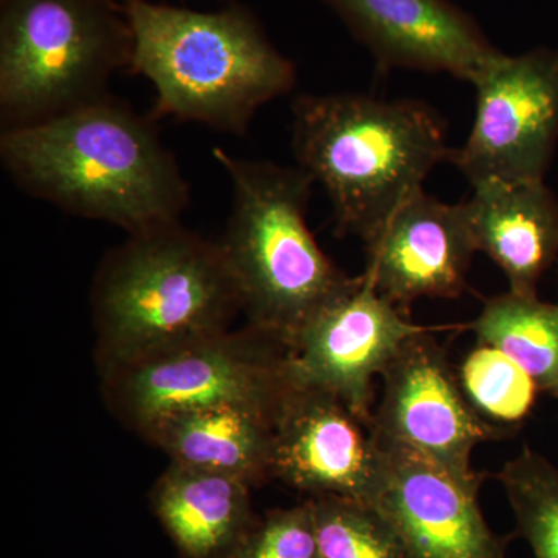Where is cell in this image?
<instances>
[{"label": "cell", "instance_id": "obj_1", "mask_svg": "<svg viewBox=\"0 0 558 558\" xmlns=\"http://www.w3.org/2000/svg\"><path fill=\"white\" fill-rule=\"evenodd\" d=\"M0 160L28 196L128 234L175 222L190 205L189 182L153 117L112 95L3 130Z\"/></svg>", "mask_w": 558, "mask_h": 558}, {"label": "cell", "instance_id": "obj_2", "mask_svg": "<svg viewBox=\"0 0 558 558\" xmlns=\"http://www.w3.org/2000/svg\"><path fill=\"white\" fill-rule=\"evenodd\" d=\"M134 36L130 72L156 92L153 119L244 135L267 102L295 87V64L244 3L201 11L123 0Z\"/></svg>", "mask_w": 558, "mask_h": 558}, {"label": "cell", "instance_id": "obj_3", "mask_svg": "<svg viewBox=\"0 0 558 558\" xmlns=\"http://www.w3.org/2000/svg\"><path fill=\"white\" fill-rule=\"evenodd\" d=\"M292 150L326 191L337 233L368 242L453 148L425 102L303 94L292 102Z\"/></svg>", "mask_w": 558, "mask_h": 558}, {"label": "cell", "instance_id": "obj_4", "mask_svg": "<svg viewBox=\"0 0 558 558\" xmlns=\"http://www.w3.org/2000/svg\"><path fill=\"white\" fill-rule=\"evenodd\" d=\"M98 369L230 329L240 290L219 242L180 220L128 234L92 284Z\"/></svg>", "mask_w": 558, "mask_h": 558}, {"label": "cell", "instance_id": "obj_5", "mask_svg": "<svg viewBox=\"0 0 558 558\" xmlns=\"http://www.w3.org/2000/svg\"><path fill=\"white\" fill-rule=\"evenodd\" d=\"M233 190L219 241L240 290L248 326L288 349L319 312L339 299L348 277L319 247L307 223L314 179L300 167L236 157L215 148Z\"/></svg>", "mask_w": 558, "mask_h": 558}, {"label": "cell", "instance_id": "obj_6", "mask_svg": "<svg viewBox=\"0 0 558 558\" xmlns=\"http://www.w3.org/2000/svg\"><path fill=\"white\" fill-rule=\"evenodd\" d=\"M134 36L119 0H0L3 130L64 116L109 97L130 70Z\"/></svg>", "mask_w": 558, "mask_h": 558}, {"label": "cell", "instance_id": "obj_7", "mask_svg": "<svg viewBox=\"0 0 558 558\" xmlns=\"http://www.w3.org/2000/svg\"><path fill=\"white\" fill-rule=\"evenodd\" d=\"M100 376L110 413L137 435L161 418L211 407L277 414L293 384L288 347L248 325L106 366Z\"/></svg>", "mask_w": 558, "mask_h": 558}, {"label": "cell", "instance_id": "obj_8", "mask_svg": "<svg viewBox=\"0 0 558 558\" xmlns=\"http://www.w3.org/2000/svg\"><path fill=\"white\" fill-rule=\"evenodd\" d=\"M472 84L475 120L450 163L472 186L545 182L558 145V50L501 53Z\"/></svg>", "mask_w": 558, "mask_h": 558}, {"label": "cell", "instance_id": "obj_9", "mask_svg": "<svg viewBox=\"0 0 558 558\" xmlns=\"http://www.w3.org/2000/svg\"><path fill=\"white\" fill-rule=\"evenodd\" d=\"M433 330L411 337L381 373L384 398L373 410L371 429L458 478L484 480L470 464L473 449L508 433L472 409Z\"/></svg>", "mask_w": 558, "mask_h": 558}, {"label": "cell", "instance_id": "obj_10", "mask_svg": "<svg viewBox=\"0 0 558 558\" xmlns=\"http://www.w3.org/2000/svg\"><path fill=\"white\" fill-rule=\"evenodd\" d=\"M429 329L414 325L362 274L290 344V379L332 392L369 424L374 377L381 376L411 337Z\"/></svg>", "mask_w": 558, "mask_h": 558}, {"label": "cell", "instance_id": "obj_11", "mask_svg": "<svg viewBox=\"0 0 558 558\" xmlns=\"http://www.w3.org/2000/svg\"><path fill=\"white\" fill-rule=\"evenodd\" d=\"M384 470L385 449L368 422L332 392L292 384L275 417L271 478L311 498L371 502Z\"/></svg>", "mask_w": 558, "mask_h": 558}, {"label": "cell", "instance_id": "obj_12", "mask_svg": "<svg viewBox=\"0 0 558 558\" xmlns=\"http://www.w3.org/2000/svg\"><path fill=\"white\" fill-rule=\"evenodd\" d=\"M384 478L373 505L391 521L409 558H505L509 538L488 527L484 480L451 475L414 451L384 442Z\"/></svg>", "mask_w": 558, "mask_h": 558}, {"label": "cell", "instance_id": "obj_13", "mask_svg": "<svg viewBox=\"0 0 558 558\" xmlns=\"http://www.w3.org/2000/svg\"><path fill=\"white\" fill-rule=\"evenodd\" d=\"M369 50L377 69L449 73L472 83L498 58L486 33L451 0H323Z\"/></svg>", "mask_w": 558, "mask_h": 558}, {"label": "cell", "instance_id": "obj_14", "mask_svg": "<svg viewBox=\"0 0 558 558\" xmlns=\"http://www.w3.org/2000/svg\"><path fill=\"white\" fill-rule=\"evenodd\" d=\"M365 247L363 274L407 314L421 299H458L476 252L462 202L444 204L424 190L403 202Z\"/></svg>", "mask_w": 558, "mask_h": 558}, {"label": "cell", "instance_id": "obj_15", "mask_svg": "<svg viewBox=\"0 0 558 558\" xmlns=\"http://www.w3.org/2000/svg\"><path fill=\"white\" fill-rule=\"evenodd\" d=\"M476 252L508 277L510 292L538 296L539 278L558 260V199L545 182L490 180L462 202Z\"/></svg>", "mask_w": 558, "mask_h": 558}, {"label": "cell", "instance_id": "obj_16", "mask_svg": "<svg viewBox=\"0 0 558 558\" xmlns=\"http://www.w3.org/2000/svg\"><path fill=\"white\" fill-rule=\"evenodd\" d=\"M252 487L233 476L170 462L150 506L182 558H242L258 523Z\"/></svg>", "mask_w": 558, "mask_h": 558}, {"label": "cell", "instance_id": "obj_17", "mask_svg": "<svg viewBox=\"0 0 558 558\" xmlns=\"http://www.w3.org/2000/svg\"><path fill=\"white\" fill-rule=\"evenodd\" d=\"M275 417L252 407H211L161 418L140 436L171 462L233 476L253 488L274 480Z\"/></svg>", "mask_w": 558, "mask_h": 558}, {"label": "cell", "instance_id": "obj_18", "mask_svg": "<svg viewBox=\"0 0 558 558\" xmlns=\"http://www.w3.org/2000/svg\"><path fill=\"white\" fill-rule=\"evenodd\" d=\"M472 329L478 343L505 352L542 391L558 384V303L509 290L487 300Z\"/></svg>", "mask_w": 558, "mask_h": 558}, {"label": "cell", "instance_id": "obj_19", "mask_svg": "<svg viewBox=\"0 0 558 558\" xmlns=\"http://www.w3.org/2000/svg\"><path fill=\"white\" fill-rule=\"evenodd\" d=\"M457 376L476 414L508 435L527 421L542 392L526 371L488 344H476L462 360Z\"/></svg>", "mask_w": 558, "mask_h": 558}, {"label": "cell", "instance_id": "obj_20", "mask_svg": "<svg viewBox=\"0 0 558 558\" xmlns=\"http://www.w3.org/2000/svg\"><path fill=\"white\" fill-rule=\"evenodd\" d=\"M505 487L519 537L534 558H558V468L524 446L495 476Z\"/></svg>", "mask_w": 558, "mask_h": 558}, {"label": "cell", "instance_id": "obj_21", "mask_svg": "<svg viewBox=\"0 0 558 558\" xmlns=\"http://www.w3.org/2000/svg\"><path fill=\"white\" fill-rule=\"evenodd\" d=\"M311 499L322 558H409L398 531L373 502L337 495Z\"/></svg>", "mask_w": 558, "mask_h": 558}, {"label": "cell", "instance_id": "obj_22", "mask_svg": "<svg viewBox=\"0 0 558 558\" xmlns=\"http://www.w3.org/2000/svg\"><path fill=\"white\" fill-rule=\"evenodd\" d=\"M242 558H322L312 499L259 519Z\"/></svg>", "mask_w": 558, "mask_h": 558}, {"label": "cell", "instance_id": "obj_23", "mask_svg": "<svg viewBox=\"0 0 558 558\" xmlns=\"http://www.w3.org/2000/svg\"><path fill=\"white\" fill-rule=\"evenodd\" d=\"M548 395L553 396V398L558 399V384L556 385V387H554L553 389H550V391L548 392Z\"/></svg>", "mask_w": 558, "mask_h": 558}, {"label": "cell", "instance_id": "obj_24", "mask_svg": "<svg viewBox=\"0 0 558 558\" xmlns=\"http://www.w3.org/2000/svg\"><path fill=\"white\" fill-rule=\"evenodd\" d=\"M227 2H233V0H227Z\"/></svg>", "mask_w": 558, "mask_h": 558}]
</instances>
